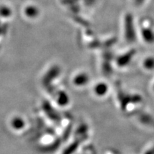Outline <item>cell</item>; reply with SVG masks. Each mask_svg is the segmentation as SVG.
Segmentation results:
<instances>
[{
	"label": "cell",
	"mask_w": 154,
	"mask_h": 154,
	"mask_svg": "<svg viewBox=\"0 0 154 154\" xmlns=\"http://www.w3.org/2000/svg\"><path fill=\"white\" fill-rule=\"evenodd\" d=\"M107 87L105 84H100L99 85L96 86L95 88V91L96 94H98L99 95H103L106 92Z\"/></svg>",
	"instance_id": "6da1fadb"
}]
</instances>
